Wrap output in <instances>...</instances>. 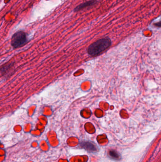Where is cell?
<instances>
[{
    "mask_svg": "<svg viewBox=\"0 0 161 162\" xmlns=\"http://www.w3.org/2000/svg\"><path fill=\"white\" fill-rule=\"evenodd\" d=\"M97 3L96 0H90L89 1H86L85 3L79 4L74 9V12H78L79 11L91 7L94 5H96Z\"/></svg>",
    "mask_w": 161,
    "mask_h": 162,
    "instance_id": "3",
    "label": "cell"
},
{
    "mask_svg": "<svg viewBox=\"0 0 161 162\" xmlns=\"http://www.w3.org/2000/svg\"><path fill=\"white\" fill-rule=\"evenodd\" d=\"M109 155L111 158L117 160L120 158V155L118 154V153L115 151H110L109 152Z\"/></svg>",
    "mask_w": 161,
    "mask_h": 162,
    "instance_id": "5",
    "label": "cell"
},
{
    "mask_svg": "<svg viewBox=\"0 0 161 162\" xmlns=\"http://www.w3.org/2000/svg\"><path fill=\"white\" fill-rule=\"evenodd\" d=\"M27 41L26 34L24 31H19L13 35L12 38L11 44L13 47L17 48L24 45Z\"/></svg>",
    "mask_w": 161,
    "mask_h": 162,
    "instance_id": "2",
    "label": "cell"
},
{
    "mask_svg": "<svg viewBox=\"0 0 161 162\" xmlns=\"http://www.w3.org/2000/svg\"><path fill=\"white\" fill-rule=\"evenodd\" d=\"M80 145L81 147L88 150V151L94 152L96 150V147L91 142H82Z\"/></svg>",
    "mask_w": 161,
    "mask_h": 162,
    "instance_id": "4",
    "label": "cell"
},
{
    "mask_svg": "<svg viewBox=\"0 0 161 162\" xmlns=\"http://www.w3.org/2000/svg\"><path fill=\"white\" fill-rule=\"evenodd\" d=\"M155 25L158 27H161V21L159 22L156 23Z\"/></svg>",
    "mask_w": 161,
    "mask_h": 162,
    "instance_id": "6",
    "label": "cell"
},
{
    "mask_svg": "<svg viewBox=\"0 0 161 162\" xmlns=\"http://www.w3.org/2000/svg\"><path fill=\"white\" fill-rule=\"evenodd\" d=\"M111 45V41L107 38H101L92 44L88 47V53L92 56L99 55L102 52L107 49Z\"/></svg>",
    "mask_w": 161,
    "mask_h": 162,
    "instance_id": "1",
    "label": "cell"
}]
</instances>
